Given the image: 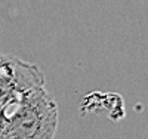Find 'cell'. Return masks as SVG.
Listing matches in <instances>:
<instances>
[{
    "mask_svg": "<svg viewBox=\"0 0 148 139\" xmlns=\"http://www.w3.org/2000/svg\"><path fill=\"white\" fill-rule=\"evenodd\" d=\"M58 121L56 102L39 86L0 111V139H55Z\"/></svg>",
    "mask_w": 148,
    "mask_h": 139,
    "instance_id": "obj_1",
    "label": "cell"
},
{
    "mask_svg": "<svg viewBox=\"0 0 148 139\" xmlns=\"http://www.w3.org/2000/svg\"><path fill=\"white\" fill-rule=\"evenodd\" d=\"M2 55H3V53H0V58H2Z\"/></svg>",
    "mask_w": 148,
    "mask_h": 139,
    "instance_id": "obj_3",
    "label": "cell"
},
{
    "mask_svg": "<svg viewBox=\"0 0 148 139\" xmlns=\"http://www.w3.org/2000/svg\"><path fill=\"white\" fill-rule=\"evenodd\" d=\"M45 86V74L39 65L16 56L0 58V111L9 102L34 87Z\"/></svg>",
    "mask_w": 148,
    "mask_h": 139,
    "instance_id": "obj_2",
    "label": "cell"
}]
</instances>
